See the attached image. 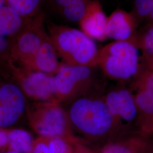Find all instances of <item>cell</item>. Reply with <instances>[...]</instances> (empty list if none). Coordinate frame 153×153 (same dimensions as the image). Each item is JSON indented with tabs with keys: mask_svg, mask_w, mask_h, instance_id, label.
I'll return each instance as SVG.
<instances>
[{
	"mask_svg": "<svg viewBox=\"0 0 153 153\" xmlns=\"http://www.w3.org/2000/svg\"><path fill=\"white\" fill-rule=\"evenodd\" d=\"M68 114L71 126L87 140L105 143L116 137L114 121L103 97L86 95L76 99Z\"/></svg>",
	"mask_w": 153,
	"mask_h": 153,
	"instance_id": "1",
	"label": "cell"
},
{
	"mask_svg": "<svg viewBox=\"0 0 153 153\" xmlns=\"http://www.w3.org/2000/svg\"><path fill=\"white\" fill-rule=\"evenodd\" d=\"M49 38L57 52L69 65L97 66L99 51L94 40L81 30L52 25Z\"/></svg>",
	"mask_w": 153,
	"mask_h": 153,
	"instance_id": "2",
	"label": "cell"
},
{
	"mask_svg": "<svg viewBox=\"0 0 153 153\" xmlns=\"http://www.w3.org/2000/svg\"><path fill=\"white\" fill-rule=\"evenodd\" d=\"M138 47L128 41H114L99 51L97 66L111 79L126 81L140 71Z\"/></svg>",
	"mask_w": 153,
	"mask_h": 153,
	"instance_id": "3",
	"label": "cell"
},
{
	"mask_svg": "<svg viewBox=\"0 0 153 153\" xmlns=\"http://www.w3.org/2000/svg\"><path fill=\"white\" fill-rule=\"evenodd\" d=\"M129 88L137 111L136 133L153 137V71L146 68L140 70Z\"/></svg>",
	"mask_w": 153,
	"mask_h": 153,
	"instance_id": "4",
	"label": "cell"
},
{
	"mask_svg": "<svg viewBox=\"0 0 153 153\" xmlns=\"http://www.w3.org/2000/svg\"><path fill=\"white\" fill-rule=\"evenodd\" d=\"M103 97L114 121L116 138L136 133L137 108L129 88H114Z\"/></svg>",
	"mask_w": 153,
	"mask_h": 153,
	"instance_id": "5",
	"label": "cell"
},
{
	"mask_svg": "<svg viewBox=\"0 0 153 153\" xmlns=\"http://www.w3.org/2000/svg\"><path fill=\"white\" fill-rule=\"evenodd\" d=\"M93 67L61 65L55 77L56 97L59 100L86 95L94 81Z\"/></svg>",
	"mask_w": 153,
	"mask_h": 153,
	"instance_id": "6",
	"label": "cell"
},
{
	"mask_svg": "<svg viewBox=\"0 0 153 153\" xmlns=\"http://www.w3.org/2000/svg\"><path fill=\"white\" fill-rule=\"evenodd\" d=\"M35 129L42 137H64L83 141L74 136L68 114L56 102L46 104L39 111Z\"/></svg>",
	"mask_w": 153,
	"mask_h": 153,
	"instance_id": "7",
	"label": "cell"
},
{
	"mask_svg": "<svg viewBox=\"0 0 153 153\" xmlns=\"http://www.w3.org/2000/svg\"><path fill=\"white\" fill-rule=\"evenodd\" d=\"M137 21L131 13L117 9L107 17L106 34L115 41H128L136 45Z\"/></svg>",
	"mask_w": 153,
	"mask_h": 153,
	"instance_id": "8",
	"label": "cell"
},
{
	"mask_svg": "<svg viewBox=\"0 0 153 153\" xmlns=\"http://www.w3.org/2000/svg\"><path fill=\"white\" fill-rule=\"evenodd\" d=\"M98 153H153V138L131 133L105 142Z\"/></svg>",
	"mask_w": 153,
	"mask_h": 153,
	"instance_id": "9",
	"label": "cell"
},
{
	"mask_svg": "<svg viewBox=\"0 0 153 153\" xmlns=\"http://www.w3.org/2000/svg\"><path fill=\"white\" fill-rule=\"evenodd\" d=\"M107 17L98 1H92L81 21V30L89 38L98 41L108 38L106 34Z\"/></svg>",
	"mask_w": 153,
	"mask_h": 153,
	"instance_id": "10",
	"label": "cell"
},
{
	"mask_svg": "<svg viewBox=\"0 0 153 153\" xmlns=\"http://www.w3.org/2000/svg\"><path fill=\"white\" fill-rule=\"evenodd\" d=\"M23 86L29 95L35 98L49 100L56 97L55 77L43 72L30 74L24 80Z\"/></svg>",
	"mask_w": 153,
	"mask_h": 153,
	"instance_id": "11",
	"label": "cell"
},
{
	"mask_svg": "<svg viewBox=\"0 0 153 153\" xmlns=\"http://www.w3.org/2000/svg\"><path fill=\"white\" fill-rule=\"evenodd\" d=\"M48 37L43 26V17L40 16L34 22L31 27L22 33L18 39V48L22 54L33 56V59Z\"/></svg>",
	"mask_w": 153,
	"mask_h": 153,
	"instance_id": "12",
	"label": "cell"
},
{
	"mask_svg": "<svg viewBox=\"0 0 153 153\" xmlns=\"http://www.w3.org/2000/svg\"><path fill=\"white\" fill-rule=\"evenodd\" d=\"M57 54L55 47L48 36L33 57L35 65L40 72L49 75L56 74L60 67Z\"/></svg>",
	"mask_w": 153,
	"mask_h": 153,
	"instance_id": "13",
	"label": "cell"
},
{
	"mask_svg": "<svg viewBox=\"0 0 153 153\" xmlns=\"http://www.w3.org/2000/svg\"><path fill=\"white\" fill-rule=\"evenodd\" d=\"M0 104L17 115H21L25 109L22 91L14 85L3 86L0 88Z\"/></svg>",
	"mask_w": 153,
	"mask_h": 153,
	"instance_id": "14",
	"label": "cell"
},
{
	"mask_svg": "<svg viewBox=\"0 0 153 153\" xmlns=\"http://www.w3.org/2000/svg\"><path fill=\"white\" fill-rule=\"evenodd\" d=\"M22 16L7 5L0 7V35L5 37L16 33L21 27Z\"/></svg>",
	"mask_w": 153,
	"mask_h": 153,
	"instance_id": "15",
	"label": "cell"
},
{
	"mask_svg": "<svg viewBox=\"0 0 153 153\" xmlns=\"http://www.w3.org/2000/svg\"><path fill=\"white\" fill-rule=\"evenodd\" d=\"M136 45L142 51L145 68L153 71V25H146L139 36H136Z\"/></svg>",
	"mask_w": 153,
	"mask_h": 153,
	"instance_id": "16",
	"label": "cell"
},
{
	"mask_svg": "<svg viewBox=\"0 0 153 153\" xmlns=\"http://www.w3.org/2000/svg\"><path fill=\"white\" fill-rule=\"evenodd\" d=\"M11 150L19 153H30L33 142L31 134L22 129H15L8 133Z\"/></svg>",
	"mask_w": 153,
	"mask_h": 153,
	"instance_id": "17",
	"label": "cell"
},
{
	"mask_svg": "<svg viewBox=\"0 0 153 153\" xmlns=\"http://www.w3.org/2000/svg\"><path fill=\"white\" fill-rule=\"evenodd\" d=\"M93 0H76L60 10L63 16L69 22L79 23Z\"/></svg>",
	"mask_w": 153,
	"mask_h": 153,
	"instance_id": "18",
	"label": "cell"
},
{
	"mask_svg": "<svg viewBox=\"0 0 153 153\" xmlns=\"http://www.w3.org/2000/svg\"><path fill=\"white\" fill-rule=\"evenodd\" d=\"M83 141H73L64 137H48L49 153H74L76 143Z\"/></svg>",
	"mask_w": 153,
	"mask_h": 153,
	"instance_id": "19",
	"label": "cell"
},
{
	"mask_svg": "<svg viewBox=\"0 0 153 153\" xmlns=\"http://www.w3.org/2000/svg\"><path fill=\"white\" fill-rule=\"evenodd\" d=\"M40 0H6V5L9 6L21 16H26L36 10Z\"/></svg>",
	"mask_w": 153,
	"mask_h": 153,
	"instance_id": "20",
	"label": "cell"
},
{
	"mask_svg": "<svg viewBox=\"0 0 153 153\" xmlns=\"http://www.w3.org/2000/svg\"><path fill=\"white\" fill-rule=\"evenodd\" d=\"M153 10V0H134L131 14L137 23L145 21Z\"/></svg>",
	"mask_w": 153,
	"mask_h": 153,
	"instance_id": "21",
	"label": "cell"
},
{
	"mask_svg": "<svg viewBox=\"0 0 153 153\" xmlns=\"http://www.w3.org/2000/svg\"><path fill=\"white\" fill-rule=\"evenodd\" d=\"M19 116L0 104V127L13 125L18 120Z\"/></svg>",
	"mask_w": 153,
	"mask_h": 153,
	"instance_id": "22",
	"label": "cell"
},
{
	"mask_svg": "<svg viewBox=\"0 0 153 153\" xmlns=\"http://www.w3.org/2000/svg\"><path fill=\"white\" fill-rule=\"evenodd\" d=\"M30 153H49L48 137H41L34 142Z\"/></svg>",
	"mask_w": 153,
	"mask_h": 153,
	"instance_id": "23",
	"label": "cell"
},
{
	"mask_svg": "<svg viewBox=\"0 0 153 153\" xmlns=\"http://www.w3.org/2000/svg\"><path fill=\"white\" fill-rule=\"evenodd\" d=\"M74 153H98L92 150L86 145L85 142L79 141L75 144Z\"/></svg>",
	"mask_w": 153,
	"mask_h": 153,
	"instance_id": "24",
	"label": "cell"
},
{
	"mask_svg": "<svg viewBox=\"0 0 153 153\" xmlns=\"http://www.w3.org/2000/svg\"><path fill=\"white\" fill-rule=\"evenodd\" d=\"M56 5L61 10L65 6L68 5L76 0H53Z\"/></svg>",
	"mask_w": 153,
	"mask_h": 153,
	"instance_id": "25",
	"label": "cell"
},
{
	"mask_svg": "<svg viewBox=\"0 0 153 153\" xmlns=\"http://www.w3.org/2000/svg\"><path fill=\"white\" fill-rule=\"evenodd\" d=\"M9 142L8 134L5 131H0V147H4Z\"/></svg>",
	"mask_w": 153,
	"mask_h": 153,
	"instance_id": "26",
	"label": "cell"
},
{
	"mask_svg": "<svg viewBox=\"0 0 153 153\" xmlns=\"http://www.w3.org/2000/svg\"><path fill=\"white\" fill-rule=\"evenodd\" d=\"M7 42L5 36L0 35V52L4 51L7 47Z\"/></svg>",
	"mask_w": 153,
	"mask_h": 153,
	"instance_id": "27",
	"label": "cell"
},
{
	"mask_svg": "<svg viewBox=\"0 0 153 153\" xmlns=\"http://www.w3.org/2000/svg\"><path fill=\"white\" fill-rule=\"evenodd\" d=\"M145 22H146V25H153V10L150 16H148V18L145 20Z\"/></svg>",
	"mask_w": 153,
	"mask_h": 153,
	"instance_id": "28",
	"label": "cell"
},
{
	"mask_svg": "<svg viewBox=\"0 0 153 153\" xmlns=\"http://www.w3.org/2000/svg\"><path fill=\"white\" fill-rule=\"evenodd\" d=\"M6 5V0H0V7Z\"/></svg>",
	"mask_w": 153,
	"mask_h": 153,
	"instance_id": "29",
	"label": "cell"
},
{
	"mask_svg": "<svg viewBox=\"0 0 153 153\" xmlns=\"http://www.w3.org/2000/svg\"><path fill=\"white\" fill-rule=\"evenodd\" d=\"M7 153H18V152H16V151H14V150H11L10 151H9V152H8Z\"/></svg>",
	"mask_w": 153,
	"mask_h": 153,
	"instance_id": "30",
	"label": "cell"
}]
</instances>
